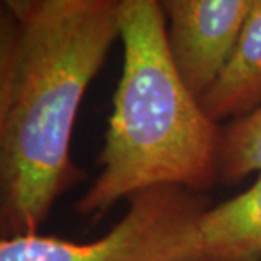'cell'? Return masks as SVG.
<instances>
[{"mask_svg":"<svg viewBox=\"0 0 261 261\" xmlns=\"http://www.w3.org/2000/svg\"><path fill=\"white\" fill-rule=\"evenodd\" d=\"M196 261H261V173L250 189L199 215Z\"/></svg>","mask_w":261,"mask_h":261,"instance_id":"obj_5","label":"cell"},{"mask_svg":"<svg viewBox=\"0 0 261 261\" xmlns=\"http://www.w3.org/2000/svg\"><path fill=\"white\" fill-rule=\"evenodd\" d=\"M116 38L119 0H44L25 20L2 10L0 192L10 235L37 233L74 180L75 116Z\"/></svg>","mask_w":261,"mask_h":261,"instance_id":"obj_1","label":"cell"},{"mask_svg":"<svg viewBox=\"0 0 261 261\" xmlns=\"http://www.w3.org/2000/svg\"><path fill=\"white\" fill-rule=\"evenodd\" d=\"M2 2L5 5V9L9 10L18 20H25L34 13V10L44 0H2Z\"/></svg>","mask_w":261,"mask_h":261,"instance_id":"obj_8","label":"cell"},{"mask_svg":"<svg viewBox=\"0 0 261 261\" xmlns=\"http://www.w3.org/2000/svg\"><path fill=\"white\" fill-rule=\"evenodd\" d=\"M261 173V103L248 113L235 118L221 134L219 177L238 181Z\"/></svg>","mask_w":261,"mask_h":261,"instance_id":"obj_7","label":"cell"},{"mask_svg":"<svg viewBox=\"0 0 261 261\" xmlns=\"http://www.w3.org/2000/svg\"><path fill=\"white\" fill-rule=\"evenodd\" d=\"M205 209L186 187H149L130 196L125 216L93 243L10 235L0 243V261H196V222Z\"/></svg>","mask_w":261,"mask_h":261,"instance_id":"obj_3","label":"cell"},{"mask_svg":"<svg viewBox=\"0 0 261 261\" xmlns=\"http://www.w3.org/2000/svg\"><path fill=\"white\" fill-rule=\"evenodd\" d=\"M123 67L113 97L102 171L77 203L100 215L149 187L199 192L219 177L221 134L185 82L160 0H119Z\"/></svg>","mask_w":261,"mask_h":261,"instance_id":"obj_2","label":"cell"},{"mask_svg":"<svg viewBox=\"0 0 261 261\" xmlns=\"http://www.w3.org/2000/svg\"><path fill=\"white\" fill-rule=\"evenodd\" d=\"M200 103L215 122L240 118L261 103V0H255L226 64Z\"/></svg>","mask_w":261,"mask_h":261,"instance_id":"obj_6","label":"cell"},{"mask_svg":"<svg viewBox=\"0 0 261 261\" xmlns=\"http://www.w3.org/2000/svg\"><path fill=\"white\" fill-rule=\"evenodd\" d=\"M255 0H160L178 70L200 96L226 64Z\"/></svg>","mask_w":261,"mask_h":261,"instance_id":"obj_4","label":"cell"}]
</instances>
